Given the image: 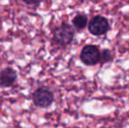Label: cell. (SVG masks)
Listing matches in <instances>:
<instances>
[{
    "instance_id": "obj_1",
    "label": "cell",
    "mask_w": 129,
    "mask_h": 128,
    "mask_svg": "<svg viewBox=\"0 0 129 128\" xmlns=\"http://www.w3.org/2000/svg\"><path fill=\"white\" fill-rule=\"evenodd\" d=\"M75 30L70 25L62 23L54 28L53 32V40L60 46H67L70 44L74 39Z\"/></svg>"
},
{
    "instance_id": "obj_2",
    "label": "cell",
    "mask_w": 129,
    "mask_h": 128,
    "mask_svg": "<svg viewBox=\"0 0 129 128\" xmlns=\"http://www.w3.org/2000/svg\"><path fill=\"white\" fill-rule=\"evenodd\" d=\"M32 99L36 107L48 108L54 103V95L48 88L39 87L34 91Z\"/></svg>"
},
{
    "instance_id": "obj_3",
    "label": "cell",
    "mask_w": 129,
    "mask_h": 128,
    "mask_svg": "<svg viewBox=\"0 0 129 128\" xmlns=\"http://www.w3.org/2000/svg\"><path fill=\"white\" fill-rule=\"evenodd\" d=\"M101 52L97 46L86 45L83 47L80 54V60L87 66H92L100 62Z\"/></svg>"
},
{
    "instance_id": "obj_4",
    "label": "cell",
    "mask_w": 129,
    "mask_h": 128,
    "mask_svg": "<svg viewBox=\"0 0 129 128\" xmlns=\"http://www.w3.org/2000/svg\"><path fill=\"white\" fill-rule=\"evenodd\" d=\"M109 27H110L109 21L107 20L106 18L101 15H98L92 18L88 26L90 33L96 36H100L106 33L109 30Z\"/></svg>"
},
{
    "instance_id": "obj_5",
    "label": "cell",
    "mask_w": 129,
    "mask_h": 128,
    "mask_svg": "<svg viewBox=\"0 0 129 128\" xmlns=\"http://www.w3.org/2000/svg\"><path fill=\"white\" fill-rule=\"evenodd\" d=\"M18 79V74L14 68L7 67L0 71V86L4 88L12 87Z\"/></svg>"
},
{
    "instance_id": "obj_6",
    "label": "cell",
    "mask_w": 129,
    "mask_h": 128,
    "mask_svg": "<svg viewBox=\"0 0 129 128\" xmlns=\"http://www.w3.org/2000/svg\"><path fill=\"white\" fill-rule=\"evenodd\" d=\"M88 22V19L87 16L84 14H77L74 17V19H72V23L73 26L76 27V29L77 30H83V28H85Z\"/></svg>"
},
{
    "instance_id": "obj_7",
    "label": "cell",
    "mask_w": 129,
    "mask_h": 128,
    "mask_svg": "<svg viewBox=\"0 0 129 128\" xmlns=\"http://www.w3.org/2000/svg\"><path fill=\"white\" fill-rule=\"evenodd\" d=\"M112 60V55L110 52V50L108 49H104L101 52V56H100V63L105 64V62H111Z\"/></svg>"
},
{
    "instance_id": "obj_8",
    "label": "cell",
    "mask_w": 129,
    "mask_h": 128,
    "mask_svg": "<svg viewBox=\"0 0 129 128\" xmlns=\"http://www.w3.org/2000/svg\"><path fill=\"white\" fill-rule=\"evenodd\" d=\"M23 1L25 4L26 5H38L41 2V0H21Z\"/></svg>"
}]
</instances>
